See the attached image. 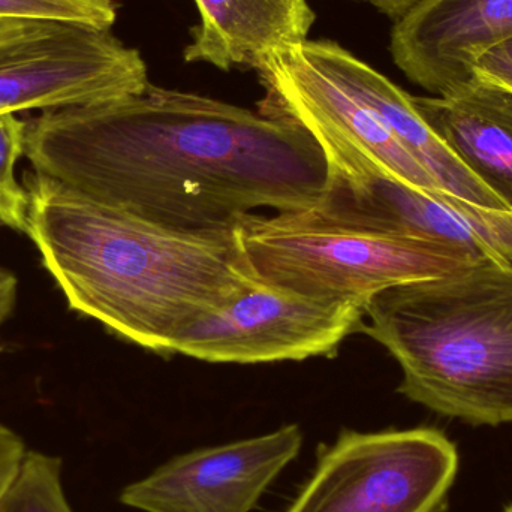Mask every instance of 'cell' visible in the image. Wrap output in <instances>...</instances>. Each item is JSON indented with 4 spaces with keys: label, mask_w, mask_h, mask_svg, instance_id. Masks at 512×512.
<instances>
[{
    "label": "cell",
    "mask_w": 512,
    "mask_h": 512,
    "mask_svg": "<svg viewBox=\"0 0 512 512\" xmlns=\"http://www.w3.org/2000/svg\"><path fill=\"white\" fill-rule=\"evenodd\" d=\"M26 122L0 114V227L27 233L29 195L15 179V164L26 150Z\"/></svg>",
    "instance_id": "cell-14"
},
{
    "label": "cell",
    "mask_w": 512,
    "mask_h": 512,
    "mask_svg": "<svg viewBox=\"0 0 512 512\" xmlns=\"http://www.w3.org/2000/svg\"><path fill=\"white\" fill-rule=\"evenodd\" d=\"M26 453L20 436L0 424V501L14 483Z\"/></svg>",
    "instance_id": "cell-17"
},
{
    "label": "cell",
    "mask_w": 512,
    "mask_h": 512,
    "mask_svg": "<svg viewBox=\"0 0 512 512\" xmlns=\"http://www.w3.org/2000/svg\"><path fill=\"white\" fill-rule=\"evenodd\" d=\"M12 18L74 21L111 30L117 20V3L114 0H0V21Z\"/></svg>",
    "instance_id": "cell-15"
},
{
    "label": "cell",
    "mask_w": 512,
    "mask_h": 512,
    "mask_svg": "<svg viewBox=\"0 0 512 512\" xmlns=\"http://www.w3.org/2000/svg\"><path fill=\"white\" fill-rule=\"evenodd\" d=\"M309 44L322 65L376 114L396 140L423 165L442 192L474 206L507 210L432 131L409 93L337 42L309 39Z\"/></svg>",
    "instance_id": "cell-11"
},
{
    "label": "cell",
    "mask_w": 512,
    "mask_h": 512,
    "mask_svg": "<svg viewBox=\"0 0 512 512\" xmlns=\"http://www.w3.org/2000/svg\"><path fill=\"white\" fill-rule=\"evenodd\" d=\"M361 333L399 363V393L474 426L512 423V264L481 261L379 292Z\"/></svg>",
    "instance_id": "cell-3"
},
{
    "label": "cell",
    "mask_w": 512,
    "mask_h": 512,
    "mask_svg": "<svg viewBox=\"0 0 512 512\" xmlns=\"http://www.w3.org/2000/svg\"><path fill=\"white\" fill-rule=\"evenodd\" d=\"M453 155L512 212V90L489 78L447 96H412Z\"/></svg>",
    "instance_id": "cell-12"
},
{
    "label": "cell",
    "mask_w": 512,
    "mask_h": 512,
    "mask_svg": "<svg viewBox=\"0 0 512 512\" xmlns=\"http://www.w3.org/2000/svg\"><path fill=\"white\" fill-rule=\"evenodd\" d=\"M149 84L140 51L111 30L48 18L0 21V114L99 104Z\"/></svg>",
    "instance_id": "cell-5"
},
{
    "label": "cell",
    "mask_w": 512,
    "mask_h": 512,
    "mask_svg": "<svg viewBox=\"0 0 512 512\" xmlns=\"http://www.w3.org/2000/svg\"><path fill=\"white\" fill-rule=\"evenodd\" d=\"M18 280L12 271L0 267V330L3 324L11 318L17 304ZM3 351L0 339V352Z\"/></svg>",
    "instance_id": "cell-19"
},
{
    "label": "cell",
    "mask_w": 512,
    "mask_h": 512,
    "mask_svg": "<svg viewBox=\"0 0 512 512\" xmlns=\"http://www.w3.org/2000/svg\"><path fill=\"white\" fill-rule=\"evenodd\" d=\"M505 512H512V504L507 508V510H505Z\"/></svg>",
    "instance_id": "cell-21"
},
{
    "label": "cell",
    "mask_w": 512,
    "mask_h": 512,
    "mask_svg": "<svg viewBox=\"0 0 512 512\" xmlns=\"http://www.w3.org/2000/svg\"><path fill=\"white\" fill-rule=\"evenodd\" d=\"M508 72H512V38L484 54L477 65V74L483 77H498Z\"/></svg>",
    "instance_id": "cell-18"
},
{
    "label": "cell",
    "mask_w": 512,
    "mask_h": 512,
    "mask_svg": "<svg viewBox=\"0 0 512 512\" xmlns=\"http://www.w3.org/2000/svg\"><path fill=\"white\" fill-rule=\"evenodd\" d=\"M438 197L463 219L469 230L490 251L512 264V212L474 206L453 195L438 192Z\"/></svg>",
    "instance_id": "cell-16"
},
{
    "label": "cell",
    "mask_w": 512,
    "mask_h": 512,
    "mask_svg": "<svg viewBox=\"0 0 512 512\" xmlns=\"http://www.w3.org/2000/svg\"><path fill=\"white\" fill-rule=\"evenodd\" d=\"M297 123L315 137L328 164L324 191L306 210L310 216L369 233L447 243L481 261L505 262L474 236L438 192L420 191L397 179L330 125L316 120Z\"/></svg>",
    "instance_id": "cell-8"
},
{
    "label": "cell",
    "mask_w": 512,
    "mask_h": 512,
    "mask_svg": "<svg viewBox=\"0 0 512 512\" xmlns=\"http://www.w3.org/2000/svg\"><path fill=\"white\" fill-rule=\"evenodd\" d=\"M200 23L183 51L185 62L222 71L252 65L273 50L306 41L316 20L307 0H195Z\"/></svg>",
    "instance_id": "cell-13"
},
{
    "label": "cell",
    "mask_w": 512,
    "mask_h": 512,
    "mask_svg": "<svg viewBox=\"0 0 512 512\" xmlns=\"http://www.w3.org/2000/svg\"><path fill=\"white\" fill-rule=\"evenodd\" d=\"M27 233L69 307L126 342L173 354L177 337L258 285L237 227L182 231L30 171Z\"/></svg>",
    "instance_id": "cell-2"
},
{
    "label": "cell",
    "mask_w": 512,
    "mask_h": 512,
    "mask_svg": "<svg viewBox=\"0 0 512 512\" xmlns=\"http://www.w3.org/2000/svg\"><path fill=\"white\" fill-rule=\"evenodd\" d=\"M512 38V0H423L396 20L390 53L397 68L435 96L477 75L484 54Z\"/></svg>",
    "instance_id": "cell-10"
},
{
    "label": "cell",
    "mask_w": 512,
    "mask_h": 512,
    "mask_svg": "<svg viewBox=\"0 0 512 512\" xmlns=\"http://www.w3.org/2000/svg\"><path fill=\"white\" fill-rule=\"evenodd\" d=\"M237 231L258 279L363 307L385 289L438 279L481 262L447 243L325 224L306 210L249 213L239 219Z\"/></svg>",
    "instance_id": "cell-4"
},
{
    "label": "cell",
    "mask_w": 512,
    "mask_h": 512,
    "mask_svg": "<svg viewBox=\"0 0 512 512\" xmlns=\"http://www.w3.org/2000/svg\"><path fill=\"white\" fill-rule=\"evenodd\" d=\"M304 436L297 424L183 454L123 489L120 502L143 512H251Z\"/></svg>",
    "instance_id": "cell-9"
},
{
    "label": "cell",
    "mask_w": 512,
    "mask_h": 512,
    "mask_svg": "<svg viewBox=\"0 0 512 512\" xmlns=\"http://www.w3.org/2000/svg\"><path fill=\"white\" fill-rule=\"evenodd\" d=\"M26 125L33 171L174 230H233L256 209L309 210L327 183L324 150L298 123L152 83Z\"/></svg>",
    "instance_id": "cell-1"
},
{
    "label": "cell",
    "mask_w": 512,
    "mask_h": 512,
    "mask_svg": "<svg viewBox=\"0 0 512 512\" xmlns=\"http://www.w3.org/2000/svg\"><path fill=\"white\" fill-rule=\"evenodd\" d=\"M361 2L370 3L382 14L388 15L393 20H399L423 0H361Z\"/></svg>",
    "instance_id": "cell-20"
},
{
    "label": "cell",
    "mask_w": 512,
    "mask_h": 512,
    "mask_svg": "<svg viewBox=\"0 0 512 512\" xmlns=\"http://www.w3.org/2000/svg\"><path fill=\"white\" fill-rule=\"evenodd\" d=\"M363 322L357 301L313 297L259 279L248 294L186 328L173 354L222 364L330 357Z\"/></svg>",
    "instance_id": "cell-7"
},
{
    "label": "cell",
    "mask_w": 512,
    "mask_h": 512,
    "mask_svg": "<svg viewBox=\"0 0 512 512\" xmlns=\"http://www.w3.org/2000/svg\"><path fill=\"white\" fill-rule=\"evenodd\" d=\"M457 469L439 430H343L285 512H439Z\"/></svg>",
    "instance_id": "cell-6"
}]
</instances>
